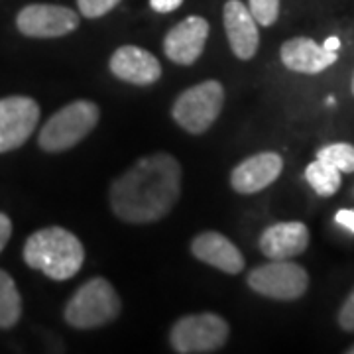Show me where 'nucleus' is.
<instances>
[{
	"label": "nucleus",
	"instance_id": "3",
	"mask_svg": "<svg viewBox=\"0 0 354 354\" xmlns=\"http://www.w3.org/2000/svg\"><path fill=\"white\" fill-rule=\"evenodd\" d=\"M122 311L114 286L104 278L87 279L65 304L64 319L69 327L91 330L111 325Z\"/></svg>",
	"mask_w": 354,
	"mask_h": 354
},
{
	"label": "nucleus",
	"instance_id": "26",
	"mask_svg": "<svg viewBox=\"0 0 354 354\" xmlns=\"http://www.w3.org/2000/svg\"><path fill=\"white\" fill-rule=\"evenodd\" d=\"M323 46L330 51H339V48H341V39L337 38V36H330V38H327V41H325Z\"/></svg>",
	"mask_w": 354,
	"mask_h": 354
},
{
	"label": "nucleus",
	"instance_id": "15",
	"mask_svg": "<svg viewBox=\"0 0 354 354\" xmlns=\"http://www.w3.org/2000/svg\"><path fill=\"white\" fill-rule=\"evenodd\" d=\"M258 246L268 260H291L307 250L309 228L299 221L270 225L260 234Z\"/></svg>",
	"mask_w": 354,
	"mask_h": 354
},
{
	"label": "nucleus",
	"instance_id": "1",
	"mask_svg": "<svg viewBox=\"0 0 354 354\" xmlns=\"http://www.w3.org/2000/svg\"><path fill=\"white\" fill-rule=\"evenodd\" d=\"M181 197V164L176 156L156 152L140 158L111 185L113 213L130 225L158 223Z\"/></svg>",
	"mask_w": 354,
	"mask_h": 354
},
{
	"label": "nucleus",
	"instance_id": "17",
	"mask_svg": "<svg viewBox=\"0 0 354 354\" xmlns=\"http://www.w3.org/2000/svg\"><path fill=\"white\" fill-rule=\"evenodd\" d=\"M22 317V295L14 278L0 270V329H12Z\"/></svg>",
	"mask_w": 354,
	"mask_h": 354
},
{
	"label": "nucleus",
	"instance_id": "16",
	"mask_svg": "<svg viewBox=\"0 0 354 354\" xmlns=\"http://www.w3.org/2000/svg\"><path fill=\"white\" fill-rule=\"evenodd\" d=\"M279 57L290 71L317 75L329 69L337 62L339 53L327 50L325 46H319L311 38H291L281 44Z\"/></svg>",
	"mask_w": 354,
	"mask_h": 354
},
{
	"label": "nucleus",
	"instance_id": "13",
	"mask_svg": "<svg viewBox=\"0 0 354 354\" xmlns=\"http://www.w3.org/2000/svg\"><path fill=\"white\" fill-rule=\"evenodd\" d=\"M281 169H283V160L279 153H254L230 171V185L241 195L260 193L281 176Z\"/></svg>",
	"mask_w": 354,
	"mask_h": 354
},
{
	"label": "nucleus",
	"instance_id": "22",
	"mask_svg": "<svg viewBox=\"0 0 354 354\" xmlns=\"http://www.w3.org/2000/svg\"><path fill=\"white\" fill-rule=\"evenodd\" d=\"M339 327L346 333L354 330V290L348 293V297L339 309Z\"/></svg>",
	"mask_w": 354,
	"mask_h": 354
},
{
	"label": "nucleus",
	"instance_id": "7",
	"mask_svg": "<svg viewBox=\"0 0 354 354\" xmlns=\"http://www.w3.org/2000/svg\"><path fill=\"white\" fill-rule=\"evenodd\" d=\"M248 288L258 295L278 301H295L309 288V274L291 260H270L248 274Z\"/></svg>",
	"mask_w": 354,
	"mask_h": 354
},
{
	"label": "nucleus",
	"instance_id": "2",
	"mask_svg": "<svg viewBox=\"0 0 354 354\" xmlns=\"http://www.w3.org/2000/svg\"><path fill=\"white\" fill-rule=\"evenodd\" d=\"M24 262L50 279L65 281L79 274L85 262L83 242L64 227H48L28 236L22 250Z\"/></svg>",
	"mask_w": 354,
	"mask_h": 354
},
{
	"label": "nucleus",
	"instance_id": "12",
	"mask_svg": "<svg viewBox=\"0 0 354 354\" xmlns=\"http://www.w3.org/2000/svg\"><path fill=\"white\" fill-rule=\"evenodd\" d=\"M109 69L116 79L138 87L153 85L162 77L160 59L138 46H120L111 55Z\"/></svg>",
	"mask_w": 354,
	"mask_h": 354
},
{
	"label": "nucleus",
	"instance_id": "18",
	"mask_svg": "<svg viewBox=\"0 0 354 354\" xmlns=\"http://www.w3.org/2000/svg\"><path fill=\"white\" fill-rule=\"evenodd\" d=\"M305 179L315 189L319 197H330L341 187V171L333 165L315 160L305 167Z\"/></svg>",
	"mask_w": 354,
	"mask_h": 354
},
{
	"label": "nucleus",
	"instance_id": "8",
	"mask_svg": "<svg viewBox=\"0 0 354 354\" xmlns=\"http://www.w3.org/2000/svg\"><path fill=\"white\" fill-rule=\"evenodd\" d=\"M81 16L59 4H28L16 16V28L26 38L51 39L64 38L75 32Z\"/></svg>",
	"mask_w": 354,
	"mask_h": 354
},
{
	"label": "nucleus",
	"instance_id": "6",
	"mask_svg": "<svg viewBox=\"0 0 354 354\" xmlns=\"http://www.w3.org/2000/svg\"><path fill=\"white\" fill-rule=\"evenodd\" d=\"M228 323L216 313L181 317L169 330V344L179 354L216 353L228 341Z\"/></svg>",
	"mask_w": 354,
	"mask_h": 354
},
{
	"label": "nucleus",
	"instance_id": "23",
	"mask_svg": "<svg viewBox=\"0 0 354 354\" xmlns=\"http://www.w3.org/2000/svg\"><path fill=\"white\" fill-rule=\"evenodd\" d=\"M10 236H12V221L6 213H0V252L6 248Z\"/></svg>",
	"mask_w": 354,
	"mask_h": 354
},
{
	"label": "nucleus",
	"instance_id": "24",
	"mask_svg": "<svg viewBox=\"0 0 354 354\" xmlns=\"http://www.w3.org/2000/svg\"><path fill=\"white\" fill-rule=\"evenodd\" d=\"M181 4H183V0H150L152 10L158 14L174 12V10H177Z\"/></svg>",
	"mask_w": 354,
	"mask_h": 354
},
{
	"label": "nucleus",
	"instance_id": "25",
	"mask_svg": "<svg viewBox=\"0 0 354 354\" xmlns=\"http://www.w3.org/2000/svg\"><path fill=\"white\" fill-rule=\"evenodd\" d=\"M335 218H337V223H339L341 227H344L346 230L354 232V211H351V209H342V211L337 213Z\"/></svg>",
	"mask_w": 354,
	"mask_h": 354
},
{
	"label": "nucleus",
	"instance_id": "27",
	"mask_svg": "<svg viewBox=\"0 0 354 354\" xmlns=\"http://www.w3.org/2000/svg\"><path fill=\"white\" fill-rule=\"evenodd\" d=\"M346 353L354 354V344H353V346H351V348H346Z\"/></svg>",
	"mask_w": 354,
	"mask_h": 354
},
{
	"label": "nucleus",
	"instance_id": "20",
	"mask_svg": "<svg viewBox=\"0 0 354 354\" xmlns=\"http://www.w3.org/2000/svg\"><path fill=\"white\" fill-rule=\"evenodd\" d=\"M248 10L260 26H274L279 16V0H248Z\"/></svg>",
	"mask_w": 354,
	"mask_h": 354
},
{
	"label": "nucleus",
	"instance_id": "11",
	"mask_svg": "<svg viewBox=\"0 0 354 354\" xmlns=\"http://www.w3.org/2000/svg\"><path fill=\"white\" fill-rule=\"evenodd\" d=\"M223 22L232 53L242 62L252 59L260 46V32L248 6H244L242 0H227L223 8Z\"/></svg>",
	"mask_w": 354,
	"mask_h": 354
},
{
	"label": "nucleus",
	"instance_id": "21",
	"mask_svg": "<svg viewBox=\"0 0 354 354\" xmlns=\"http://www.w3.org/2000/svg\"><path fill=\"white\" fill-rule=\"evenodd\" d=\"M120 4V0H77L79 14L85 18H101L104 14H109Z\"/></svg>",
	"mask_w": 354,
	"mask_h": 354
},
{
	"label": "nucleus",
	"instance_id": "9",
	"mask_svg": "<svg viewBox=\"0 0 354 354\" xmlns=\"http://www.w3.org/2000/svg\"><path fill=\"white\" fill-rule=\"evenodd\" d=\"M39 114V104L32 97L0 99V153L22 148L38 127Z\"/></svg>",
	"mask_w": 354,
	"mask_h": 354
},
{
	"label": "nucleus",
	"instance_id": "4",
	"mask_svg": "<svg viewBox=\"0 0 354 354\" xmlns=\"http://www.w3.org/2000/svg\"><path fill=\"white\" fill-rule=\"evenodd\" d=\"M99 118L101 109L93 101L79 99L69 102L41 127L38 136L39 148L50 153L71 150L95 130Z\"/></svg>",
	"mask_w": 354,
	"mask_h": 354
},
{
	"label": "nucleus",
	"instance_id": "14",
	"mask_svg": "<svg viewBox=\"0 0 354 354\" xmlns=\"http://www.w3.org/2000/svg\"><path fill=\"white\" fill-rule=\"evenodd\" d=\"M191 254L203 264L213 266L230 276H236L244 270V256L239 246L216 230H205L197 234L191 241Z\"/></svg>",
	"mask_w": 354,
	"mask_h": 354
},
{
	"label": "nucleus",
	"instance_id": "5",
	"mask_svg": "<svg viewBox=\"0 0 354 354\" xmlns=\"http://www.w3.org/2000/svg\"><path fill=\"white\" fill-rule=\"evenodd\" d=\"M225 106V87L215 79L197 83L177 95L171 116L189 134H205L213 127Z\"/></svg>",
	"mask_w": 354,
	"mask_h": 354
},
{
	"label": "nucleus",
	"instance_id": "28",
	"mask_svg": "<svg viewBox=\"0 0 354 354\" xmlns=\"http://www.w3.org/2000/svg\"><path fill=\"white\" fill-rule=\"evenodd\" d=\"M351 88H353V95H354V75H353V85H351Z\"/></svg>",
	"mask_w": 354,
	"mask_h": 354
},
{
	"label": "nucleus",
	"instance_id": "19",
	"mask_svg": "<svg viewBox=\"0 0 354 354\" xmlns=\"http://www.w3.org/2000/svg\"><path fill=\"white\" fill-rule=\"evenodd\" d=\"M317 160L333 165L341 174H354V146L346 142L327 144L317 152Z\"/></svg>",
	"mask_w": 354,
	"mask_h": 354
},
{
	"label": "nucleus",
	"instance_id": "10",
	"mask_svg": "<svg viewBox=\"0 0 354 354\" xmlns=\"http://www.w3.org/2000/svg\"><path fill=\"white\" fill-rule=\"evenodd\" d=\"M211 26L203 16H187L164 38L165 57L177 65H193L201 57Z\"/></svg>",
	"mask_w": 354,
	"mask_h": 354
}]
</instances>
